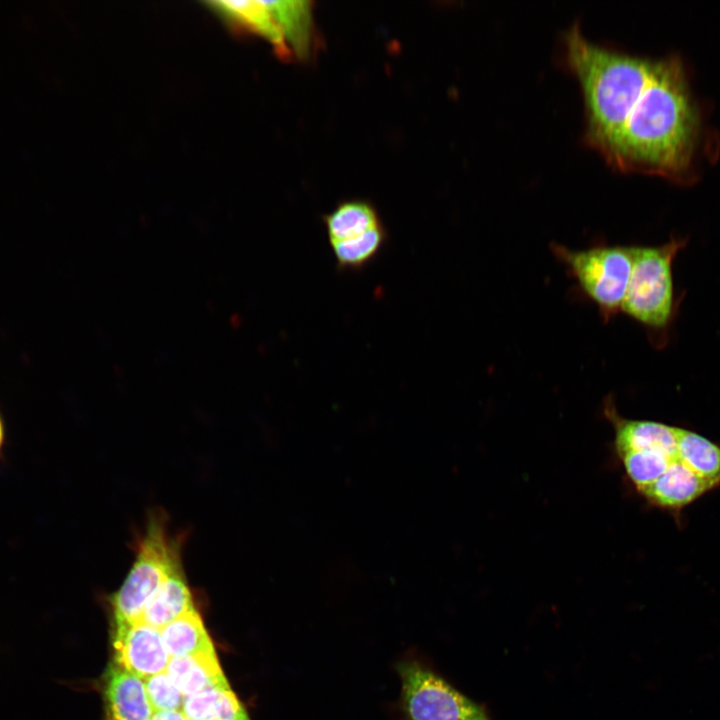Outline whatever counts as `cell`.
<instances>
[{
	"label": "cell",
	"mask_w": 720,
	"mask_h": 720,
	"mask_svg": "<svg viewBox=\"0 0 720 720\" xmlns=\"http://www.w3.org/2000/svg\"><path fill=\"white\" fill-rule=\"evenodd\" d=\"M585 139L614 168L677 176L692 157L697 117L679 62L623 59L584 95Z\"/></svg>",
	"instance_id": "1"
},
{
	"label": "cell",
	"mask_w": 720,
	"mask_h": 720,
	"mask_svg": "<svg viewBox=\"0 0 720 720\" xmlns=\"http://www.w3.org/2000/svg\"><path fill=\"white\" fill-rule=\"evenodd\" d=\"M182 545L183 536L171 534L166 513L152 510L135 538L130 570L110 599L115 624L139 621L163 581L183 567Z\"/></svg>",
	"instance_id": "2"
},
{
	"label": "cell",
	"mask_w": 720,
	"mask_h": 720,
	"mask_svg": "<svg viewBox=\"0 0 720 720\" xmlns=\"http://www.w3.org/2000/svg\"><path fill=\"white\" fill-rule=\"evenodd\" d=\"M550 250L578 295L597 307L604 323L621 313L633 269V246L598 243L575 250L552 242Z\"/></svg>",
	"instance_id": "3"
},
{
	"label": "cell",
	"mask_w": 720,
	"mask_h": 720,
	"mask_svg": "<svg viewBox=\"0 0 720 720\" xmlns=\"http://www.w3.org/2000/svg\"><path fill=\"white\" fill-rule=\"evenodd\" d=\"M680 242L633 246V269L621 313L650 329H661L673 309L672 260Z\"/></svg>",
	"instance_id": "4"
},
{
	"label": "cell",
	"mask_w": 720,
	"mask_h": 720,
	"mask_svg": "<svg viewBox=\"0 0 720 720\" xmlns=\"http://www.w3.org/2000/svg\"><path fill=\"white\" fill-rule=\"evenodd\" d=\"M406 720H491L481 705L416 661L398 665Z\"/></svg>",
	"instance_id": "5"
},
{
	"label": "cell",
	"mask_w": 720,
	"mask_h": 720,
	"mask_svg": "<svg viewBox=\"0 0 720 720\" xmlns=\"http://www.w3.org/2000/svg\"><path fill=\"white\" fill-rule=\"evenodd\" d=\"M113 655V662L141 679L165 672L170 661L160 630L141 621L115 624Z\"/></svg>",
	"instance_id": "6"
},
{
	"label": "cell",
	"mask_w": 720,
	"mask_h": 720,
	"mask_svg": "<svg viewBox=\"0 0 720 720\" xmlns=\"http://www.w3.org/2000/svg\"><path fill=\"white\" fill-rule=\"evenodd\" d=\"M106 720H150L154 709L143 679L111 663L103 679Z\"/></svg>",
	"instance_id": "7"
},
{
	"label": "cell",
	"mask_w": 720,
	"mask_h": 720,
	"mask_svg": "<svg viewBox=\"0 0 720 720\" xmlns=\"http://www.w3.org/2000/svg\"><path fill=\"white\" fill-rule=\"evenodd\" d=\"M715 486L678 458L652 484L639 493L652 505L679 511Z\"/></svg>",
	"instance_id": "8"
},
{
	"label": "cell",
	"mask_w": 720,
	"mask_h": 720,
	"mask_svg": "<svg viewBox=\"0 0 720 720\" xmlns=\"http://www.w3.org/2000/svg\"><path fill=\"white\" fill-rule=\"evenodd\" d=\"M166 673L185 697L217 686H228L215 650L172 657Z\"/></svg>",
	"instance_id": "9"
},
{
	"label": "cell",
	"mask_w": 720,
	"mask_h": 720,
	"mask_svg": "<svg viewBox=\"0 0 720 720\" xmlns=\"http://www.w3.org/2000/svg\"><path fill=\"white\" fill-rule=\"evenodd\" d=\"M194 609L192 592L181 567L163 581L139 621L160 630Z\"/></svg>",
	"instance_id": "10"
},
{
	"label": "cell",
	"mask_w": 720,
	"mask_h": 720,
	"mask_svg": "<svg viewBox=\"0 0 720 720\" xmlns=\"http://www.w3.org/2000/svg\"><path fill=\"white\" fill-rule=\"evenodd\" d=\"M209 5L230 22L261 35L281 51H287L270 1H213Z\"/></svg>",
	"instance_id": "11"
},
{
	"label": "cell",
	"mask_w": 720,
	"mask_h": 720,
	"mask_svg": "<svg viewBox=\"0 0 720 720\" xmlns=\"http://www.w3.org/2000/svg\"><path fill=\"white\" fill-rule=\"evenodd\" d=\"M182 712L188 720H249L230 686H217L185 697Z\"/></svg>",
	"instance_id": "12"
},
{
	"label": "cell",
	"mask_w": 720,
	"mask_h": 720,
	"mask_svg": "<svg viewBox=\"0 0 720 720\" xmlns=\"http://www.w3.org/2000/svg\"><path fill=\"white\" fill-rule=\"evenodd\" d=\"M273 13L287 50L298 56L306 55L313 34L312 3L310 1H270Z\"/></svg>",
	"instance_id": "13"
},
{
	"label": "cell",
	"mask_w": 720,
	"mask_h": 720,
	"mask_svg": "<svg viewBox=\"0 0 720 720\" xmlns=\"http://www.w3.org/2000/svg\"><path fill=\"white\" fill-rule=\"evenodd\" d=\"M160 634L170 658L215 650L196 609L160 629Z\"/></svg>",
	"instance_id": "14"
},
{
	"label": "cell",
	"mask_w": 720,
	"mask_h": 720,
	"mask_svg": "<svg viewBox=\"0 0 720 720\" xmlns=\"http://www.w3.org/2000/svg\"><path fill=\"white\" fill-rule=\"evenodd\" d=\"M330 244L358 237L382 225L376 209L366 201L351 200L324 217Z\"/></svg>",
	"instance_id": "15"
},
{
	"label": "cell",
	"mask_w": 720,
	"mask_h": 720,
	"mask_svg": "<svg viewBox=\"0 0 720 720\" xmlns=\"http://www.w3.org/2000/svg\"><path fill=\"white\" fill-rule=\"evenodd\" d=\"M677 449L680 459L700 477L720 484V446L702 435L678 429Z\"/></svg>",
	"instance_id": "16"
},
{
	"label": "cell",
	"mask_w": 720,
	"mask_h": 720,
	"mask_svg": "<svg viewBox=\"0 0 720 720\" xmlns=\"http://www.w3.org/2000/svg\"><path fill=\"white\" fill-rule=\"evenodd\" d=\"M387 232L380 225L358 237L331 243L337 267L340 270H361L383 250Z\"/></svg>",
	"instance_id": "17"
},
{
	"label": "cell",
	"mask_w": 720,
	"mask_h": 720,
	"mask_svg": "<svg viewBox=\"0 0 720 720\" xmlns=\"http://www.w3.org/2000/svg\"><path fill=\"white\" fill-rule=\"evenodd\" d=\"M154 711L181 710L184 696L166 671L143 679Z\"/></svg>",
	"instance_id": "18"
},
{
	"label": "cell",
	"mask_w": 720,
	"mask_h": 720,
	"mask_svg": "<svg viewBox=\"0 0 720 720\" xmlns=\"http://www.w3.org/2000/svg\"><path fill=\"white\" fill-rule=\"evenodd\" d=\"M150 720H188L182 710H166L154 712Z\"/></svg>",
	"instance_id": "19"
},
{
	"label": "cell",
	"mask_w": 720,
	"mask_h": 720,
	"mask_svg": "<svg viewBox=\"0 0 720 720\" xmlns=\"http://www.w3.org/2000/svg\"><path fill=\"white\" fill-rule=\"evenodd\" d=\"M3 442H4V425H3L2 417L0 415V451L2 449Z\"/></svg>",
	"instance_id": "20"
}]
</instances>
